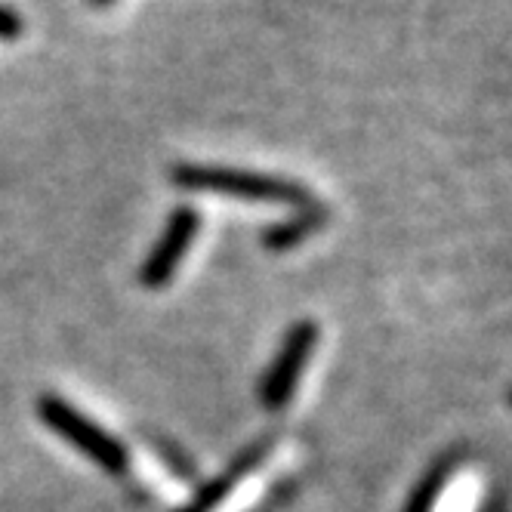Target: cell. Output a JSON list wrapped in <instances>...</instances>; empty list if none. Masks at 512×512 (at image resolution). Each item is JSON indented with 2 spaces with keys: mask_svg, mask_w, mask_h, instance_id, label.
<instances>
[{
  "mask_svg": "<svg viewBox=\"0 0 512 512\" xmlns=\"http://www.w3.org/2000/svg\"><path fill=\"white\" fill-rule=\"evenodd\" d=\"M269 451H272V438H263V442H256V445L244 448V451L232 460V466H229L226 472H219L216 479H210L207 485H201L198 494H195L186 506H182V509H176V512H213L219 503H223V500L232 494V488L244 479V475H250L256 466H260V463L269 457Z\"/></svg>",
  "mask_w": 512,
  "mask_h": 512,
  "instance_id": "5",
  "label": "cell"
},
{
  "mask_svg": "<svg viewBox=\"0 0 512 512\" xmlns=\"http://www.w3.org/2000/svg\"><path fill=\"white\" fill-rule=\"evenodd\" d=\"M173 186L186 192H216L247 201H275L290 207L312 204V195L306 186L284 176L253 173V170H235V167H210V164H176L170 170Z\"/></svg>",
  "mask_w": 512,
  "mask_h": 512,
  "instance_id": "1",
  "label": "cell"
},
{
  "mask_svg": "<svg viewBox=\"0 0 512 512\" xmlns=\"http://www.w3.org/2000/svg\"><path fill=\"white\" fill-rule=\"evenodd\" d=\"M22 28H25L22 16L0 4V41H16L19 34H22Z\"/></svg>",
  "mask_w": 512,
  "mask_h": 512,
  "instance_id": "9",
  "label": "cell"
},
{
  "mask_svg": "<svg viewBox=\"0 0 512 512\" xmlns=\"http://www.w3.org/2000/svg\"><path fill=\"white\" fill-rule=\"evenodd\" d=\"M457 463H460V454H448V457H442L438 463H432V469L423 475V482L414 488V494H411L405 512H432L435 503H438V497L445 494V488H448V482H451V475H454Z\"/></svg>",
  "mask_w": 512,
  "mask_h": 512,
  "instance_id": "7",
  "label": "cell"
},
{
  "mask_svg": "<svg viewBox=\"0 0 512 512\" xmlns=\"http://www.w3.org/2000/svg\"><path fill=\"white\" fill-rule=\"evenodd\" d=\"M324 223H327V207L318 204V201H312V204L300 207L290 219H281V223L269 226L263 232V247H269L275 253L290 250V247L303 244L309 235H315Z\"/></svg>",
  "mask_w": 512,
  "mask_h": 512,
  "instance_id": "6",
  "label": "cell"
},
{
  "mask_svg": "<svg viewBox=\"0 0 512 512\" xmlns=\"http://www.w3.org/2000/svg\"><path fill=\"white\" fill-rule=\"evenodd\" d=\"M318 321H297L281 340V349L275 355V361L269 364V371L260 380V405L266 411H284L294 398L300 377L306 371V361L312 358L315 346H318Z\"/></svg>",
  "mask_w": 512,
  "mask_h": 512,
  "instance_id": "3",
  "label": "cell"
},
{
  "mask_svg": "<svg viewBox=\"0 0 512 512\" xmlns=\"http://www.w3.org/2000/svg\"><path fill=\"white\" fill-rule=\"evenodd\" d=\"M155 445H158L161 460L170 463V469L179 472V479H192V475H195V463H189L186 457H182V451L176 445H170V442H155Z\"/></svg>",
  "mask_w": 512,
  "mask_h": 512,
  "instance_id": "8",
  "label": "cell"
},
{
  "mask_svg": "<svg viewBox=\"0 0 512 512\" xmlns=\"http://www.w3.org/2000/svg\"><path fill=\"white\" fill-rule=\"evenodd\" d=\"M38 417L50 432H56L62 438V442L75 445L84 457H90L105 472L121 475L130 466V454H127L124 442H118L115 435H108L99 423H93L75 405H68L65 398L41 395L38 398Z\"/></svg>",
  "mask_w": 512,
  "mask_h": 512,
  "instance_id": "2",
  "label": "cell"
},
{
  "mask_svg": "<svg viewBox=\"0 0 512 512\" xmlns=\"http://www.w3.org/2000/svg\"><path fill=\"white\" fill-rule=\"evenodd\" d=\"M93 4H108V0H93Z\"/></svg>",
  "mask_w": 512,
  "mask_h": 512,
  "instance_id": "10",
  "label": "cell"
},
{
  "mask_svg": "<svg viewBox=\"0 0 512 512\" xmlns=\"http://www.w3.org/2000/svg\"><path fill=\"white\" fill-rule=\"evenodd\" d=\"M198 229H201V213L192 207V204H179L167 226L161 232V238L155 241L152 253L145 256V263L139 266V284L149 287V290H161L173 281L182 256L192 247V241L198 238Z\"/></svg>",
  "mask_w": 512,
  "mask_h": 512,
  "instance_id": "4",
  "label": "cell"
}]
</instances>
